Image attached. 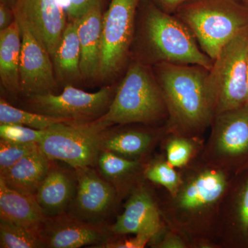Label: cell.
Returning a JSON list of instances; mask_svg holds the SVG:
<instances>
[{
    "instance_id": "1",
    "label": "cell",
    "mask_w": 248,
    "mask_h": 248,
    "mask_svg": "<svg viewBox=\"0 0 248 248\" xmlns=\"http://www.w3.org/2000/svg\"><path fill=\"white\" fill-rule=\"evenodd\" d=\"M173 125L184 130H197L215 118L209 93V70L197 65L161 62L153 66Z\"/></svg>"
},
{
    "instance_id": "2",
    "label": "cell",
    "mask_w": 248,
    "mask_h": 248,
    "mask_svg": "<svg viewBox=\"0 0 248 248\" xmlns=\"http://www.w3.org/2000/svg\"><path fill=\"white\" fill-rule=\"evenodd\" d=\"M143 13L139 35L141 56L138 60L153 66L169 62L197 65L210 70L213 60L201 49L180 19L165 12L153 1L147 5Z\"/></svg>"
},
{
    "instance_id": "3",
    "label": "cell",
    "mask_w": 248,
    "mask_h": 248,
    "mask_svg": "<svg viewBox=\"0 0 248 248\" xmlns=\"http://www.w3.org/2000/svg\"><path fill=\"white\" fill-rule=\"evenodd\" d=\"M174 15L213 61L228 44L248 34V7L238 0H187Z\"/></svg>"
},
{
    "instance_id": "4",
    "label": "cell",
    "mask_w": 248,
    "mask_h": 248,
    "mask_svg": "<svg viewBox=\"0 0 248 248\" xmlns=\"http://www.w3.org/2000/svg\"><path fill=\"white\" fill-rule=\"evenodd\" d=\"M169 115L153 67L136 60L128 66L107 112L100 120L109 125L151 124Z\"/></svg>"
},
{
    "instance_id": "5",
    "label": "cell",
    "mask_w": 248,
    "mask_h": 248,
    "mask_svg": "<svg viewBox=\"0 0 248 248\" xmlns=\"http://www.w3.org/2000/svg\"><path fill=\"white\" fill-rule=\"evenodd\" d=\"M109 126L99 118L55 124L47 129L39 148L51 161H63L75 169L93 167L97 164L103 138Z\"/></svg>"
},
{
    "instance_id": "6",
    "label": "cell",
    "mask_w": 248,
    "mask_h": 248,
    "mask_svg": "<svg viewBox=\"0 0 248 248\" xmlns=\"http://www.w3.org/2000/svg\"><path fill=\"white\" fill-rule=\"evenodd\" d=\"M248 46V34L236 37L222 49L209 70L207 85L215 116L247 103Z\"/></svg>"
},
{
    "instance_id": "7",
    "label": "cell",
    "mask_w": 248,
    "mask_h": 248,
    "mask_svg": "<svg viewBox=\"0 0 248 248\" xmlns=\"http://www.w3.org/2000/svg\"><path fill=\"white\" fill-rule=\"evenodd\" d=\"M142 0H111L103 18L99 78L107 79L122 69L129 55L137 9Z\"/></svg>"
},
{
    "instance_id": "8",
    "label": "cell",
    "mask_w": 248,
    "mask_h": 248,
    "mask_svg": "<svg viewBox=\"0 0 248 248\" xmlns=\"http://www.w3.org/2000/svg\"><path fill=\"white\" fill-rule=\"evenodd\" d=\"M115 91L113 86H107L97 92L88 93L68 84L60 94L31 96L28 102L32 112L73 122H91L107 112Z\"/></svg>"
},
{
    "instance_id": "9",
    "label": "cell",
    "mask_w": 248,
    "mask_h": 248,
    "mask_svg": "<svg viewBox=\"0 0 248 248\" xmlns=\"http://www.w3.org/2000/svg\"><path fill=\"white\" fill-rule=\"evenodd\" d=\"M15 19L19 22L22 32L19 64L21 93L28 97L53 93L57 81L51 56L27 24L21 19Z\"/></svg>"
},
{
    "instance_id": "10",
    "label": "cell",
    "mask_w": 248,
    "mask_h": 248,
    "mask_svg": "<svg viewBox=\"0 0 248 248\" xmlns=\"http://www.w3.org/2000/svg\"><path fill=\"white\" fill-rule=\"evenodd\" d=\"M14 11L53 58L67 25L59 0H17Z\"/></svg>"
},
{
    "instance_id": "11",
    "label": "cell",
    "mask_w": 248,
    "mask_h": 248,
    "mask_svg": "<svg viewBox=\"0 0 248 248\" xmlns=\"http://www.w3.org/2000/svg\"><path fill=\"white\" fill-rule=\"evenodd\" d=\"M77 190L68 211L73 216L98 224L107 216L115 202L116 192L107 179L91 167L75 169Z\"/></svg>"
},
{
    "instance_id": "12",
    "label": "cell",
    "mask_w": 248,
    "mask_h": 248,
    "mask_svg": "<svg viewBox=\"0 0 248 248\" xmlns=\"http://www.w3.org/2000/svg\"><path fill=\"white\" fill-rule=\"evenodd\" d=\"M46 248H78L108 241V233L95 223L83 221L71 214L47 217L40 231Z\"/></svg>"
},
{
    "instance_id": "13",
    "label": "cell",
    "mask_w": 248,
    "mask_h": 248,
    "mask_svg": "<svg viewBox=\"0 0 248 248\" xmlns=\"http://www.w3.org/2000/svg\"><path fill=\"white\" fill-rule=\"evenodd\" d=\"M103 18L102 5L90 9L76 19L81 48V79L99 78L102 51Z\"/></svg>"
},
{
    "instance_id": "14",
    "label": "cell",
    "mask_w": 248,
    "mask_h": 248,
    "mask_svg": "<svg viewBox=\"0 0 248 248\" xmlns=\"http://www.w3.org/2000/svg\"><path fill=\"white\" fill-rule=\"evenodd\" d=\"M215 143L218 154L226 157L248 155V103L244 107L215 116Z\"/></svg>"
},
{
    "instance_id": "15",
    "label": "cell",
    "mask_w": 248,
    "mask_h": 248,
    "mask_svg": "<svg viewBox=\"0 0 248 248\" xmlns=\"http://www.w3.org/2000/svg\"><path fill=\"white\" fill-rule=\"evenodd\" d=\"M77 185L76 171L73 173L50 167L35 195L46 216L53 217L66 213L76 195Z\"/></svg>"
},
{
    "instance_id": "16",
    "label": "cell",
    "mask_w": 248,
    "mask_h": 248,
    "mask_svg": "<svg viewBox=\"0 0 248 248\" xmlns=\"http://www.w3.org/2000/svg\"><path fill=\"white\" fill-rule=\"evenodd\" d=\"M157 208L146 190L140 189L125 204L124 213L117 217L111 231L115 234H146L153 237L159 231Z\"/></svg>"
},
{
    "instance_id": "17",
    "label": "cell",
    "mask_w": 248,
    "mask_h": 248,
    "mask_svg": "<svg viewBox=\"0 0 248 248\" xmlns=\"http://www.w3.org/2000/svg\"><path fill=\"white\" fill-rule=\"evenodd\" d=\"M0 218L40 233L47 217L35 196L12 190L0 178Z\"/></svg>"
},
{
    "instance_id": "18",
    "label": "cell",
    "mask_w": 248,
    "mask_h": 248,
    "mask_svg": "<svg viewBox=\"0 0 248 248\" xmlns=\"http://www.w3.org/2000/svg\"><path fill=\"white\" fill-rule=\"evenodd\" d=\"M50 161L39 148L19 160L0 178L12 190L35 196L50 170Z\"/></svg>"
},
{
    "instance_id": "19",
    "label": "cell",
    "mask_w": 248,
    "mask_h": 248,
    "mask_svg": "<svg viewBox=\"0 0 248 248\" xmlns=\"http://www.w3.org/2000/svg\"><path fill=\"white\" fill-rule=\"evenodd\" d=\"M226 187L224 174L217 170L201 173L178 196V205L187 211L201 210L219 200Z\"/></svg>"
},
{
    "instance_id": "20",
    "label": "cell",
    "mask_w": 248,
    "mask_h": 248,
    "mask_svg": "<svg viewBox=\"0 0 248 248\" xmlns=\"http://www.w3.org/2000/svg\"><path fill=\"white\" fill-rule=\"evenodd\" d=\"M21 49L22 32L19 22L15 19L9 27L0 31V79L4 89L14 95L21 93Z\"/></svg>"
},
{
    "instance_id": "21",
    "label": "cell",
    "mask_w": 248,
    "mask_h": 248,
    "mask_svg": "<svg viewBox=\"0 0 248 248\" xmlns=\"http://www.w3.org/2000/svg\"><path fill=\"white\" fill-rule=\"evenodd\" d=\"M81 48L75 21L67 24L55 55L52 58L57 77L62 81L81 79L80 71Z\"/></svg>"
},
{
    "instance_id": "22",
    "label": "cell",
    "mask_w": 248,
    "mask_h": 248,
    "mask_svg": "<svg viewBox=\"0 0 248 248\" xmlns=\"http://www.w3.org/2000/svg\"><path fill=\"white\" fill-rule=\"evenodd\" d=\"M151 135L137 130L120 132L109 136L104 135L102 150L124 156H135L146 153L152 143Z\"/></svg>"
},
{
    "instance_id": "23",
    "label": "cell",
    "mask_w": 248,
    "mask_h": 248,
    "mask_svg": "<svg viewBox=\"0 0 248 248\" xmlns=\"http://www.w3.org/2000/svg\"><path fill=\"white\" fill-rule=\"evenodd\" d=\"M66 122H76L22 110L13 107L2 98L0 99V124H17L38 130H46L55 124Z\"/></svg>"
},
{
    "instance_id": "24",
    "label": "cell",
    "mask_w": 248,
    "mask_h": 248,
    "mask_svg": "<svg viewBox=\"0 0 248 248\" xmlns=\"http://www.w3.org/2000/svg\"><path fill=\"white\" fill-rule=\"evenodd\" d=\"M0 248H46L37 232L0 218Z\"/></svg>"
},
{
    "instance_id": "25",
    "label": "cell",
    "mask_w": 248,
    "mask_h": 248,
    "mask_svg": "<svg viewBox=\"0 0 248 248\" xmlns=\"http://www.w3.org/2000/svg\"><path fill=\"white\" fill-rule=\"evenodd\" d=\"M99 170L106 179H117L133 172L138 162L123 157L112 152L102 150L97 160Z\"/></svg>"
},
{
    "instance_id": "26",
    "label": "cell",
    "mask_w": 248,
    "mask_h": 248,
    "mask_svg": "<svg viewBox=\"0 0 248 248\" xmlns=\"http://www.w3.org/2000/svg\"><path fill=\"white\" fill-rule=\"evenodd\" d=\"M39 148L37 143H20L0 140V175H3L19 160Z\"/></svg>"
},
{
    "instance_id": "27",
    "label": "cell",
    "mask_w": 248,
    "mask_h": 248,
    "mask_svg": "<svg viewBox=\"0 0 248 248\" xmlns=\"http://www.w3.org/2000/svg\"><path fill=\"white\" fill-rule=\"evenodd\" d=\"M146 177L151 182L156 183L166 187L171 195H177L181 179L177 172L169 162L159 161L152 165L147 170Z\"/></svg>"
},
{
    "instance_id": "28",
    "label": "cell",
    "mask_w": 248,
    "mask_h": 248,
    "mask_svg": "<svg viewBox=\"0 0 248 248\" xmlns=\"http://www.w3.org/2000/svg\"><path fill=\"white\" fill-rule=\"evenodd\" d=\"M46 130H38L17 125V124H0V138L10 141L20 143H39L45 138Z\"/></svg>"
},
{
    "instance_id": "29",
    "label": "cell",
    "mask_w": 248,
    "mask_h": 248,
    "mask_svg": "<svg viewBox=\"0 0 248 248\" xmlns=\"http://www.w3.org/2000/svg\"><path fill=\"white\" fill-rule=\"evenodd\" d=\"M168 162L173 167H182L185 166L193 151L192 145L186 139H173L168 144L167 148Z\"/></svg>"
},
{
    "instance_id": "30",
    "label": "cell",
    "mask_w": 248,
    "mask_h": 248,
    "mask_svg": "<svg viewBox=\"0 0 248 248\" xmlns=\"http://www.w3.org/2000/svg\"><path fill=\"white\" fill-rule=\"evenodd\" d=\"M104 0H68L67 13L72 21L76 20L90 9L102 5Z\"/></svg>"
},
{
    "instance_id": "31",
    "label": "cell",
    "mask_w": 248,
    "mask_h": 248,
    "mask_svg": "<svg viewBox=\"0 0 248 248\" xmlns=\"http://www.w3.org/2000/svg\"><path fill=\"white\" fill-rule=\"evenodd\" d=\"M152 236L146 234H138L132 239L125 241H110L104 243L100 248H144L147 243L150 241Z\"/></svg>"
},
{
    "instance_id": "32",
    "label": "cell",
    "mask_w": 248,
    "mask_h": 248,
    "mask_svg": "<svg viewBox=\"0 0 248 248\" xmlns=\"http://www.w3.org/2000/svg\"><path fill=\"white\" fill-rule=\"evenodd\" d=\"M239 218L241 230L246 235L248 234V180L245 186L239 209Z\"/></svg>"
},
{
    "instance_id": "33",
    "label": "cell",
    "mask_w": 248,
    "mask_h": 248,
    "mask_svg": "<svg viewBox=\"0 0 248 248\" xmlns=\"http://www.w3.org/2000/svg\"><path fill=\"white\" fill-rule=\"evenodd\" d=\"M14 9L0 1V31L4 30L14 22Z\"/></svg>"
},
{
    "instance_id": "34",
    "label": "cell",
    "mask_w": 248,
    "mask_h": 248,
    "mask_svg": "<svg viewBox=\"0 0 248 248\" xmlns=\"http://www.w3.org/2000/svg\"><path fill=\"white\" fill-rule=\"evenodd\" d=\"M187 0H153L158 7L165 12L174 14L178 8Z\"/></svg>"
},
{
    "instance_id": "35",
    "label": "cell",
    "mask_w": 248,
    "mask_h": 248,
    "mask_svg": "<svg viewBox=\"0 0 248 248\" xmlns=\"http://www.w3.org/2000/svg\"><path fill=\"white\" fill-rule=\"evenodd\" d=\"M161 246V248H185V245L182 242V240L179 239V238L174 237V236L167 238Z\"/></svg>"
},
{
    "instance_id": "36",
    "label": "cell",
    "mask_w": 248,
    "mask_h": 248,
    "mask_svg": "<svg viewBox=\"0 0 248 248\" xmlns=\"http://www.w3.org/2000/svg\"><path fill=\"white\" fill-rule=\"evenodd\" d=\"M0 1H2V2L5 3V4L8 5L10 7L14 9L17 0H0Z\"/></svg>"
},
{
    "instance_id": "37",
    "label": "cell",
    "mask_w": 248,
    "mask_h": 248,
    "mask_svg": "<svg viewBox=\"0 0 248 248\" xmlns=\"http://www.w3.org/2000/svg\"><path fill=\"white\" fill-rule=\"evenodd\" d=\"M238 1H240V2L242 3L246 6H247L248 7V0H238Z\"/></svg>"
},
{
    "instance_id": "38",
    "label": "cell",
    "mask_w": 248,
    "mask_h": 248,
    "mask_svg": "<svg viewBox=\"0 0 248 248\" xmlns=\"http://www.w3.org/2000/svg\"><path fill=\"white\" fill-rule=\"evenodd\" d=\"M247 103H248V101H247ZM247 103H246V104H247Z\"/></svg>"
}]
</instances>
